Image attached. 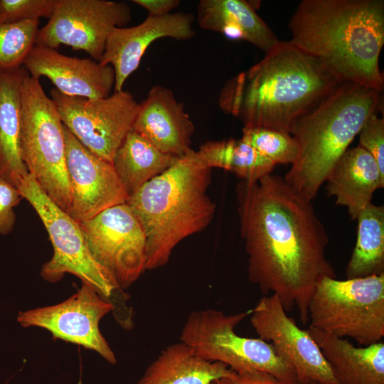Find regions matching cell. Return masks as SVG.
I'll return each instance as SVG.
<instances>
[{
	"label": "cell",
	"mask_w": 384,
	"mask_h": 384,
	"mask_svg": "<svg viewBox=\"0 0 384 384\" xmlns=\"http://www.w3.org/2000/svg\"><path fill=\"white\" fill-rule=\"evenodd\" d=\"M237 198L249 280L263 296L277 295L287 312L297 306L306 324L316 285L336 277L326 255L329 238L311 202L272 173L241 181Z\"/></svg>",
	"instance_id": "6da1fadb"
},
{
	"label": "cell",
	"mask_w": 384,
	"mask_h": 384,
	"mask_svg": "<svg viewBox=\"0 0 384 384\" xmlns=\"http://www.w3.org/2000/svg\"><path fill=\"white\" fill-rule=\"evenodd\" d=\"M342 82L319 60L279 41L261 60L225 83L219 105L244 127L289 132L297 119Z\"/></svg>",
	"instance_id": "7a4b0ae2"
},
{
	"label": "cell",
	"mask_w": 384,
	"mask_h": 384,
	"mask_svg": "<svg viewBox=\"0 0 384 384\" xmlns=\"http://www.w3.org/2000/svg\"><path fill=\"white\" fill-rule=\"evenodd\" d=\"M289 27V41L341 82L383 92V0H303Z\"/></svg>",
	"instance_id": "3957f363"
},
{
	"label": "cell",
	"mask_w": 384,
	"mask_h": 384,
	"mask_svg": "<svg viewBox=\"0 0 384 384\" xmlns=\"http://www.w3.org/2000/svg\"><path fill=\"white\" fill-rule=\"evenodd\" d=\"M211 170L191 149L129 196L127 203L146 236V270L164 266L180 242L212 220Z\"/></svg>",
	"instance_id": "277c9868"
},
{
	"label": "cell",
	"mask_w": 384,
	"mask_h": 384,
	"mask_svg": "<svg viewBox=\"0 0 384 384\" xmlns=\"http://www.w3.org/2000/svg\"><path fill=\"white\" fill-rule=\"evenodd\" d=\"M382 93L343 82L292 124L299 154L283 178L294 192L312 202L367 119L381 110Z\"/></svg>",
	"instance_id": "5b68a950"
},
{
	"label": "cell",
	"mask_w": 384,
	"mask_h": 384,
	"mask_svg": "<svg viewBox=\"0 0 384 384\" xmlns=\"http://www.w3.org/2000/svg\"><path fill=\"white\" fill-rule=\"evenodd\" d=\"M21 159L44 192L68 213L71 190L66 167L64 125L39 80L26 71L21 82Z\"/></svg>",
	"instance_id": "8992f818"
},
{
	"label": "cell",
	"mask_w": 384,
	"mask_h": 384,
	"mask_svg": "<svg viewBox=\"0 0 384 384\" xmlns=\"http://www.w3.org/2000/svg\"><path fill=\"white\" fill-rule=\"evenodd\" d=\"M310 326L363 346L384 336V272L338 280L324 277L309 306Z\"/></svg>",
	"instance_id": "52a82bcc"
},
{
	"label": "cell",
	"mask_w": 384,
	"mask_h": 384,
	"mask_svg": "<svg viewBox=\"0 0 384 384\" xmlns=\"http://www.w3.org/2000/svg\"><path fill=\"white\" fill-rule=\"evenodd\" d=\"M250 314L251 309L233 314L213 309L193 311L183 326L180 341L201 358L222 363L234 371H261L286 384L297 383L293 368L271 343L235 332V327Z\"/></svg>",
	"instance_id": "ba28073f"
},
{
	"label": "cell",
	"mask_w": 384,
	"mask_h": 384,
	"mask_svg": "<svg viewBox=\"0 0 384 384\" xmlns=\"http://www.w3.org/2000/svg\"><path fill=\"white\" fill-rule=\"evenodd\" d=\"M17 188L41 218L53 248L51 259L42 267V277L55 282L65 273L73 274L111 302L116 311L114 298H124L125 294L92 257L80 223L44 192L31 174L25 176Z\"/></svg>",
	"instance_id": "9c48e42d"
},
{
	"label": "cell",
	"mask_w": 384,
	"mask_h": 384,
	"mask_svg": "<svg viewBox=\"0 0 384 384\" xmlns=\"http://www.w3.org/2000/svg\"><path fill=\"white\" fill-rule=\"evenodd\" d=\"M63 125L87 149L112 163L114 155L132 130L139 104L124 90L102 99L65 95L50 91Z\"/></svg>",
	"instance_id": "30bf717a"
},
{
	"label": "cell",
	"mask_w": 384,
	"mask_h": 384,
	"mask_svg": "<svg viewBox=\"0 0 384 384\" xmlns=\"http://www.w3.org/2000/svg\"><path fill=\"white\" fill-rule=\"evenodd\" d=\"M131 19V8L124 2L57 0L49 21L38 31L35 45L55 50L60 45L69 46L99 62L110 33Z\"/></svg>",
	"instance_id": "8fae6325"
},
{
	"label": "cell",
	"mask_w": 384,
	"mask_h": 384,
	"mask_svg": "<svg viewBox=\"0 0 384 384\" xmlns=\"http://www.w3.org/2000/svg\"><path fill=\"white\" fill-rule=\"evenodd\" d=\"M79 223L92 257L122 290L146 270V236L127 203Z\"/></svg>",
	"instance_id": "7c38bea8"
},
{
	"label": "cell",
	"mask_w": 384,
	"mask_h": 384,
	"mask_svg": "<svg viewBox=\"0 0 384 384\" xmlns=\"http://www.w3.org/2000/svg\"><path fill=\"white\" fill-rule=\"evenodd\" d=\"M114 309L111 302L82 282L78 291L64 302L19 311L17 321L23 327L43 328L55 338L95 351L114 364L115 355L100 329L101 319Z\"/></svg>",
	"instance_id": "4fadbf2b"
},
{
	"label": "cell",
	"mask_w": 384,
	"mask_h": 384,
	"mask_svg": "<svg viewBox=\"0 0 384 384\" xmlns=\"http://www.w3.org/2000/svg\"><path fill=\"white\" fill-rule=\"evenodd\" d=\"M250 322L259 338L272 345L294 369L297 382L337 384L331 367L307 330L287 315L275 294L262 296L251 309Z\"/></svg>",
	"instance_id": "5bb4252c"
},
{
	"label": "cell",
	"mask_w": 384,
	"mask_h": 384,
	"mask_svg": "<svg viewBox=\"0 0 384 384\" xmlns=\"http://www.w3.org/2000/svg\"><path fill=\"white\" fill-rule=\"evenodd\" d=\"M66 167L71 200L68 214L87 220L129 198L112 164L87 149L64 126Z\"/></svg>",
	"instance_id": "9a60e30c"
},
{
	"label": "cell",
	"mask_w": 384,
	"mask_h": 384,
	"mask_svg": "<svg viewBox=\"0 0 384 384\" xmlns=\"http://www.w3.org/2000/svg\"><path fill=\"white\" fill-rule=\"evenodd\" d=\"M195 16L189 13H170L162 16H147L141 23L115 28L109 36L99 61L111 65L114 71V92L123 90L127 79L139 66L149 46L163 38H192Z\"/></svg>",
	"instance_id": "2e32d148"
},
{
	"label": "cell",
	"mask_w": 384,
	"mask_h": 384,
	"mask_svg": "<svg viewBox=\"0 0 384 384\" xmlns=\"http://www.w3.org/2000/svg\"><path fill=\"white\" fill-rule=\"evenodd\" d=\"M23 66L31 77L48 78L55 89L68 96L102 99L110 96L114 87L111 65L67 56L43 46L34 45Z\"/></svg>",
	"instance_id": "e0dca14e"
},
{
	"label": "cell",
	"mask_w": 384,
	"mask_h": 384,
	"mask_svg": "<svg viewBox=\"0 0 384 384\" xmlns=\"http://www.w3.org/2000/svg\"><path fill=\"white\" fill-rule=\"evenodd\" d=\"M132 130L163 153L179 157L191 149L195 127L173 92L154 85L139 104Z\"/></svg>",
	"instance_id": "ac0fdd59"
},
{
	"label": "cell",
	"mask_w": 384,
	"mask_h": 384,
	"mask_svg": "<svg viewBox=\"0 0 384 384\" xmlns=\"http://www.w3.org/2000/svg\"><path fill=\"white\" fill-rule=\"evenodd\" d=\"M328 196L347 208L351 220L371 203L374 192L384 187L383 174L373 156L359 146L350 148L337 161L327 179Z\"/></svg>",
	"instance_id": "d6986e66"
},
{
	"label": "cell",
	"mask_w": 384,
	"mask_h": 384,
	"mask_svg": "<svg viewBox=\"0 0 384 384\" xmlns=\"http://www.w3.org/2000/svg\"><path fill=\"white\" fill-rule=\"evenodd\" d=\"M329 363L337 384H384V342L356 347L317 329H306Z\"/></svg>",
	"instance_id": "ffe728a7"
},
{
	"label": "cell",
	"mask_w": 384,
	"mask_h": 384,
	"mask_svg": "<svg viewBox=\"0 0 384 384\" xmlns=\"http://www.w3.org/2000/svg\"><path fill=\"white\" fill-rule=\"evenodd\" d=\"M199 26L233 40L247 41L265 53L279 41L258 16L251 1L201 0L197 6Z\"/></svg>",
	"instance_id": "44dd1931"
},
{
	"label": "cell",
	"mask_w": 384,
	"mask_h": 384,
	"mask_svg": "<svg viewBox=\"0 0 384 384\" xmlns=\"http://www.w3.org/2000/svg\"><path fill=\"white\" fill-rule=\"evenodd\" d=\"M26 69H0V176L15 187L28 174L20 149L21 86Z\"/></svg>",
	"instance_id": "7402d4cb"
},
{
	"label": "cell",
	"mask_w": 384,
	"mask_h": 384,
	"mask_svg": "<svg viewBox=\"0 0 384 384\" xmlns=\"http://www.w3.org/2000/svg\"><path fill=\"white\" fill-rule=\"evenodd\" d=\"M234 370L197 356L182 341L166 347L135 384H211Z\"/></svg>",
	"instance_id": "603a6c76"
},
{
	"label": "cell",
	"mask_w": 384,
	"mask_h": 384,
	"mask_svg": "<svg viewBox=\"0 0 384 384\" xmlns=\"http://www.w3.org/2000/svg\"><path fill=\"white\" fill-rule=\"evenodd\" d=\"M178 157L163 153L131 130L116 151L112 164L128 196L169 169Z\"/></svg>",
	"instance_id": "cb8c5ba5"
},
{
	"label": "cell",
	"mask_w": 384,
	"mask_h": 384,
	"mask_svg": "<svg viewBox=\"0 0 384 384\" xmlns=\"http://www.w3.org/2000/svg\"><path fill=\"white\" fill-rule=\"evenodd\" d=\"M355 247L346 268L347 279L384 272V207L370 203L358 214Z\"/></svg>",
	"instance_id": "d4e9b609"
},
{
	"label": "cell",
	"mask_w": 384,
	"mask_h": 384,
	"mask_svg": "<svg viewBox=\"0 0 384 384\" xmlns=\"http://www.w3.org/2000/svg\"><path fill=\"white\" fill-rule=\"evenodd\" d=\"M197 151L208 167L230 171L244 181H256L275 167L242 138L208 141Z\"/></svg>",
	"instance_id": "484cf974"
},
{
	"label": "cell",
	"mask_w": 384,
	"mask_h": 384,
	"mask_svg": "<svg viewBox=\"0 0 384 384\" xmlns=\"http://www.w3.org/2000/svg\"><path fill=\"white\" fill-rule=\"evenodd\" d=\"M241 138L275 166H292L297 159L298 144L289 132L265 127H244Z\"/></svg>",
	"instance_id": "4316f807"
},
{
	"label": "cell",
	"mask_w": 384,
	"mask_h": 384,
	"mask_svg": "<svg viewBox=\"0 0 384 384\" xmlns=\"http://www.w3.org/2000/svg\"><path fill=\"white\" fill-rule=\"evenodd\" d=\"M39 20L18 23H0V69L23 66L34 46Z\"/></svg>",
	"instance_id": "83f0119b"
},
{
	"label": "cell",
	"mask_w": 384,
	"mask_h": 384,
	"mask_svg": "<svg viewBox=\"0 0 384 384\" xmlns=\"http://www.w3.org/2000/svg\"><path fill=\"white\" fill-rule=\"evenodd\" d=\"M57 0H0V23L50 18Z\"/></svg>",
	"instance_id": "f1b7e54d"
},
{
	"label": "cell",
	"mask_w": 384,
	"mask_h": 384,
	"mask_svg": "<svg viewBox=\"0 0 384 384\" xmlns=\"http://www.w3.org/2000/svg\"><path fill=\"white\" fill-rule=\"evenodd\" d=\"M358 146L375 159L384 174V118L378 112L372 114L365 122L359 133Z\"/></svg>",
	"instance_id": "f546056e"
},
{
	"label": "cell",
	"mask_w": 384,
	"mask_h": 384,
	"mask_svg": "<svg viewBox=\"0 0 384 384\" xmlns=\"http://www.w3.org/2000/svg\"><path fill=\"white\" fill-rule=\"evenodd\" d=\"M22 197L16 187L0 176V235L11 233L16 223L14 208Z\"/></svg>",
	"instance_id": "4dcf8cb0"
},
{
	"label": "cell",
	"mask_w": 384,
	"mask_h": 384,
	"mask_svg": "<svg viewBox=\"0 0 384 384\" xmlns=\"http://www.w3.org/2000/svg\"><path fill=\"white\" fill-rule=\"evenodd\" d=\"M211 384H286L271 374L261 371H233Z\"/></svg>",
	"instance_id": "1f68e13d"
},
{
	"label": "cell",
	"mask_w": 384,
	"mask_h": 384,
	"mask_svg": "<svg viewBox=\"0 0 384 384\" xmlns=\"http://www.w3.org/2000/svg\"><path fill=\"white\" fill-rule=\"evenodd\" d=\"M134 4L143 7L148 12V16H162L171 13L178 6V0H133Z\"/></svg>",
	"instance_id": "d6a6232c"
},
{
	"label": "cell",
	"mask_w": 384,
	"mask_h": 384,
	"mask_svg": "<svg viewBox=\"0 0 384 384\" xmlns=\"http://www.w3.org/2000/svg\"><path fill=\"white\" fill-rule=\"evenodd\" d=\"M295 384H318V383L315 382H305V383L297 382Z\"/></svg>",
	"instance_id": "836d02e7"
}]
</instances>
